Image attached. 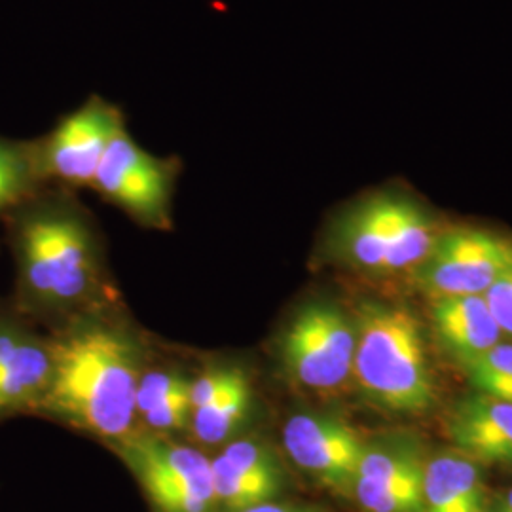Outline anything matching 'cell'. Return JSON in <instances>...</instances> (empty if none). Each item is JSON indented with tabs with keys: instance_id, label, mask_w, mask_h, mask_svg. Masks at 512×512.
<instances>
[{
	"instance_id": "obj_2",
	"label": "cell",
	"mask_w": 512,
	"mask_h": 512,
	"mask_svg": "<svg viewBox=\"0 0 512 512\" xmlns=\"http://www.w3.org/2000/svg\"><path fill=\"white\" fill-rule=\"evenodd\" d=\"M16 262V308L54 319L99 287L101 247L90 215L67 190H38L4 219Z\"/></svg>"
},
{
	"instance_id": "obj_10",
	"label": "cell",
	"mask_w": 512,
	"mask_h": 512,
	"mask_svg": "<svg viewBox=\"0 0 512 512\" xmlns=\"http://www.w3.org/2000/svg\"><path fill=\"white\" fill-rule=\"evenodd\" d=\"M366 442L348 421L329 414H294L283 427V446L294 465L323 488L348 497Z\"/></svg>"
},
{
	"instance_id": "obj_9",
	"label": "cell",
	"mask_w": 512,
	"mask_h": 512,
	"mask_svg": "<svg viewBox=\"0 0 512 512\" xmlns=\"http://www.w3.org/2000/svg\"><path fill=\"white\" fill-rule=\"evenodd\" d=\"M512 266V236L476 224H446L414 277L435 296L486 294Z\"/></svg>"
},
{
	"instance_id": "obj_20",
	"label": "cell",
	"mask_w": 512,
	"mask_h": 512,
	"mask_svg": "<svg viewBox=\"0 0 512 512\" xmlns=\"http://www.w3.org/2000/svg\"><path fill=\"white\" fill-rule=\"evenodd\" d=\"M190 397V378L177 370H150L143 372L137 385V420L145 414Z\"/></svg>"
},
{
	"instance_id": "obj_13",
	"label": "cell",
	"mask_w": 512,
	"mask_h": 512,
	"mask_svg": "<svg viewBox=\"0 0 512 512\" xmlns=\"http://www.w3.org/2000/svg\"><path fill=\"white\" fill-rule=\"evenodd\" d=\"M219 512H239L279 499L287 475L274 448L255 437L230 440L211 458Z\"/></svg>"
},
{
	"instance_id": "obj_1",
	"label": "cell",
	"mask_w": 512,
	"mask_h": 512,
	"mask_svg": "<svg viewBox=\"0 0 512 512\" xmlns=\"http://www.w3.org/2000/svg\"><path fill=\"white\" fill-rule=\"evenodd\" d=\"M143 348L112 321H73L52 336V378L38 416L118 444L133 437Z\"/></svg>"
},
{
	"instance_id": "obj_19",
	"label": "cell",
	"mask_w": 512,
	"mask_h": 512,
	"mask_svg": "<svg viewBox=\"0 0 512 512\" xmlns=\"http://www.w3.org/2000/svg\"><path fill=\"white\" fill-rule=\"evenodd\" d=\"M478 393L512 403V342L458 363Z\"/></svg>"
},
{
	"instance_id": "obj_15",
	"label": "cell",
	"mask_w": 512,
	"mask_h": 512,
	"mask_svg": "<svg viewBox=\"0 0 512 512\" xmlns=\"http://www.w3.org/2000/svg\"><path fill=\"white\" fill-rule=\"evenodd\" d=\"M431 321L440 344L456 363L490 351L505 336L484 294L435 296L431 302Z\"/></svg>"
},
{
	"instance_id": "obj_4",
	"label": "cell",
	"mask_w": 512,
	"mask_h": 512,
	"mask_svg": "<svg viewBox=\"0 0 512 512\" xmlns=\"http://www.w3.org/2000/svg\"><path fill=\"white\" fill-rule=\"evenodd\" d=\"M353 380L382 410L420 416L435 403V384L420 321L404 304L365 300L353 313Z\"/></svg>"
},
{
	"instance_id": "obj_11",
	"label": "cell",
	"mask_w": 512,
	"mask_h": 512,
	"mask_svg": "<svg viewBox=\"0 0 512 512\" xmlns=\"http://www.w3.org/2000/svg\"><path fill=\"white\" fill-rule=\"evenodd\" d=\"M425 465L423 446L410 435L368 439L349 497L365 512H423Z\"/></svg>"
},
{
	"instance_id": "obj_14",
	"label": "cell",
	"mask_w": 512,
	"mask_h": 512,
	"mask_svg": "<svg viewBox=\"0 0 512 512\" xmlns=\"http://www.w3.org/2000/svg\"><path fill=\"white\" fill-rule=\"evenodd\" d=\"M446 435L454 450L478 463H512V403L467 395L448 412Z\"/></svg>"
},
{
	"instance_id": "obj_8",
	"label": "cell",
	"mask_w": 512,
	"mask_h": 512,
	"mask_svg": "<svg viewBox=\"0 0 512 512\" xmlns=\"http://www.w3.org/2000/svg\"><path fill=\"white\" fill-rule=\"evenodd\" d=\"M128 128L120 105L93 93L82 105L55 122L46 135L33 139L44 184L92 188L93 177L118 131Z\"/></svg>"
},
{
	"instance_id": "obj_21",
	"label": "cell",
	"mask_w": 512,
	"mask_h": 512,
	"mask_svg": "<svg viewBox=\"0 0 512 512\" xmlns=\"http://www.w3.org/2000/svg\"><path fill=\"white\" fill-rule=\"evenodd\" d=\"M497 325L512 338V266L484 294Z\"/></svg>"
},
{
	"instance_id": "obj_18",
	"label": "cell",
	"mask_w": 512,
	"mask_h": 512,
	"mask_svg": "<svg viewBox=\"0 0 512 512\" xmlns=\"http://www.w3.org/2000/svg\"><path fill=\"white\" fill-rule=\"evenodd\" d=\"M46 184L38 171L33 141L0 135V222Z\"/></svg>"
},
{
	"instance_id": "obj_12",
	"label": "cell",
	"mask_w": 512,
	"mask_h": 512,
	"mask_svg": "<svg viewBox=\"0 0 512 512\" xmlns=\"http://www.w3.org/2000/svg\"><path fill=\"white\" fill-rule=\"evenodd\" d=\"M0 302V421L37 414L52 378V338Z\"/></svg>"
},
{
	"instance_id": "obj_5",
	"label": "cell",
	"mask_w": 512,
	"mask_h": 512,
	"mask_svg": "<svg viewBox=\"0 0 512 512\" xmlns=\"http://www.w3.org/2000/svg\"><path fill=\"white\" fill-rule=\"evenodd\" d=\"M355 346L353 315L330 300H311L283 330L279 357L293 384L334 393L353 380Z\"/></svg>"
},
{
	"instance_id": "obj_17",
	"label": "cell",
	"mask_w": 512,
	"mask_h": 512,
	"mask_svg": "<svg viewBox=\"0 0 512 512\" xmlns=\"http://www.w3.org/2000/svg\"><path fill=\"white\" fill-rule=\"evenodd\" d=\"M253 401V382L247 370L234 365L219 393L192 412L188 431L198 444L224 446L234 440L239 427L249 418Z\"/></svg>"
},
{
	"instance_id": "obj_16",
	"label": "cell",
	"mask_w": 512,
	"mask_h": 512,
	"mask_svg": "<svg viewBox=\"0 0 512 512\" xmlns=\"http://www.w3.org/2000/svg\"><path fill=\"white\" fill-rule=\"evenodd\" d=\"M480 463L458 450H444L427 458L423 476V512H488Z\"/></svg>"
},
{
	"instance_id": "obj_22",
	"label": "cell",
	"mask_w": 512,
	"mask_h": 512,
	"mask_svg": "<svg viewBox=\"0 0 512 512\" xmlns=\"http://www.w3.org/2000/svg\"><path fill=\"white\" fill-rule=\"evenodd\" d=\"M239 512H330L319 505H311V503H294V501H281V499H275V501H268V503H262V505H256L251 509H245V511Z\"/></svg>"
},
{
	"instance_id": "obj_3",
	"label": "cell",
	"mask_w": 512,
	"mask_h": 512,
	"mask_svg": "<svg viewBox=\"0 0 512 512\" xmlns=\"http://www.w3.org/2000/svg\"><path fill=\"white\" fill-rule=\"evenodd\" d=\"M446 222L401 184H385L340 205L330 215L321 251L355 272H414L433 249Z\"/></svg>"
},
{
	"instance_id": "obj_6",
	"label": "cell",
	"mask_w": 512,
	"mask_h": 512,
	"mask_svg": "<svg viewBox=\"0 0 512 512\" xmlns=\"http://www.w3.org/2000/svg\"><path fill=\"white\" fill-rule=\"evenodd\" d=\"M112 450L156 512H219L211 458L202 450L143 429Z\"/></svg>"
},
{
	"instance_id": "obj_7",
	"label": "cell",
	"mask_w": 512,
	"mask_h": 512,
	"mask_svg": "<svg viewBox=\"0 0 512 512\" xmlns=\"http://www.w3.org/2000/svg\"><path fill=\"white\" fill-rule=\"evenodd\" d=\"M179 173V158L148 152L124 128L110 141L92 188L143 228L169 230Z\"/></svg>"
},
{
	"instance_id": "obj_23",
	"label": "cell",
	"mask_w": 512,
	"mask_h": 512,
	"mask_svg": "<svg viewBox=\"0 0 512 512\" xmlns=\"http://www.w3.org/2000/svg\"><path fill=\"white\" fill-rule=\"evenodd\" d=\"M488 512H512V488L503 494L490 497Z\"/></svg>"
}]
</instances>
